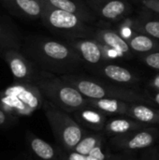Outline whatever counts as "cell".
Masks as SVG:
<instances>
[{"instance_id":"30","label":"cell","mask_w":159,"mask_h":160,"mask_svg":"<svg viewBox=\"0 0 159 160\" xmlns=\"http://www.w3.org/2000/svg\"><path fill=\"white\" fill-rule=\"evenodd\" d=\"M150 86L155 90V91H159V74L154 77L151 82H150Z\"/></svg>"},{"instance_id":"18","label":"cell","mask_w":159,"mask_h":160,"mask_svg":"<svg viewBox=\"0 0 159 160\" xmlns=\"http://www.w3.org/2000/svg\"><path fill=\"white\" fill-rule=\"evenodd\" d=\"M88 106L94 107L109 116H126L130 102L115 98H87Z\"/></svg>"},{"instance_id":"16","label":"cell","mask_w":159,"mask_h":160,"mask_svg":"<svg viewBox=\"0 0 159 160\" xmlns=\"http://www.w3.org/2000/svg\"><path fill=\"white\" fill-rule=\"evenodd\" d=\"M149 126L127 116H115L108 120L104 132L108 138L126 134L133 130L148 128Z\"/></svg>"},{"instance_id":"13","label":"cell","mask_w":159,"mask_h":160,"mask_svg":"<svg viewBox=\"0 0 159 160\" xmlns=\"http://www.w3.org/2000/svg\"><path fill=\"white\" fill-rule=\"evenodd\" d=\"M42 5L62 9L73 13L82 19L84 22L91 23L95 22L97 16L90 9L86 2L82 0H40Z\"/></svg>"},{"instance_id":"1","label":"cell","mask_w":159,"mask_h":160,"mask_svg":"<svg viewBox=\"0 0 159 160\" xmlns=\"http://www.w3.org/2000/svg\"><path fill=\"white\" fill-rule=\"evenodd\" d=\"M20 51L40 69L57 76L75 74L85 63L66 41L46 37L22 38Z\"/></svg>"},{"instance_id":"10","label":"cell","mask_w":159,"mask_h":160,"mask_svg":"<svg viewBox=\"0 0 159 160\" xmlns=\"http://www.w3.org/2000/svg\"><path fill=\"white\" fill-rule=\"evenodd\" d=\"M90 9L97 17L116 21L125 16L129 6L124 0H86Z\"/></svg>"},{"instance_id":"17","label":"cell","mask_w":159,"mask_h":160,"mask_svg":"<svg viewBox=\"0 0 159 160\" xmlns=\"http://www.w3.org/2000/svg\"><path fill=\"white\" fill-rule=\"evenodd\" d=\"M126 116L149 127L159 128V109L155 106L143 103H130Z\"/></svg>"},{"instance_id":"2","label":"cell","mask_w":159,"mask_h":160,"mask_svg":"<svg viewBox=\"0 0 159 160\" xmlns=\"http://www.w3.org/2000/svg\"><path fill=\"white\" fill-rule=\"evenodd\" d=\"M60 77L80 91L86 98H115L130 103H143L157 107L147 93L140 92L128 86L106 82L98 79L76 74L63 75Z\"/></svg>"},{"instance_id":"20","label":"cell","mask_w":159,"mask_h":160,"mask_svg":"<svg viewBox=\"0 0 159 160\" xmlns=\"http://www.w3.org/2000/svg\"><path fill=\"white\" fill-rule=\"evenodd\" d=\"M7 6L31 18H40L42 3L40 0H2Z\"/></svg>"},{"instance_id":"9","label":"cell","mask_w":159,"mask_h":160,"mask_svg":"<svg viewBox=\"0 0 159 160\" xmlns=\"http://www.w3.org/2000/svg\"><path fill=\"white\" fill-rule=\"evenodd\" d=\"M66 42L70 45L81 58L89 65L99 66L101 63L109 61V57L105 53V48L94 38H79L68 39Z\"/></svg>"},{"instance_id":"31","label":"cell","mask_w":159,"mask_h":160,"mask_svg":"<svg viewBox=\"0 0 159 160\" xmlns=\"http://www.w3.org/2000/svg\"><path fill=\"white\" fill-rule=\"evenodd\" d=\"M151 99L154 101L155 105L159 109V91H156L154 94H148Z\"/></svg>"},{"instance_id":"29","label":"cell","mask_w":159,"mask_h":160,"mask_svg":"<svg viewBox=\"0 0 159 160\" xmlns=\"http://www.w3.org/2000/svg\"><path fill=\"white\" fill-rule=\"evenodd\" d=\"M142 4L146 8L159 14V0H142Z\"/></svg>"},{"instance_id":"23","label":"cell","mask_w":159,"mask_h":160,"mask_svg":"<svg viewBox=\"0 0 159 160\" xmlns=\"http://www.w3.org/2000/svg\"><path fill=\"white\" fill-rule=\"evenodd\" d=\"M138 31L142 32L156 39H159V20L142 19L136 23Z\"/></svg>"},{"instance_id":"11","label":"cell","mask_w":159,"mask_h":160,"mask_svg":"<svg viewBox=\"0 0 159 160\" xmlns=\"http://www.w3.org/2000/svg\"><path fill=\"white\" fill-rule=\"evenodd\" d=\"M70 114L80 126L89 131H104L109 120V115L91 106L83 107Z\"/></svg>"},{"instance_id":"32","label":"cell","mask_w":159,"mask_h":160,"mask_svg":"<svg viewBox=\"0 0 159 160\" xmlns=\"http://www.w3.org/2000/svg\"><path fill=\"white\" fill-rule=\"evenodd\" d=\"M0 57H2V50L0 49Z\"/></svg>"},{"instance_id":"26","label":"cell","mask_w":159,"mask_h":160,"mask_svg":"<svg viewBox=\"0 0 159 160\" xmlns=\"http://www.w3.org/2000/svg\"><path fill=\"white\" fill-rule=\"evenodd\" d=\"M110 160H142L141 157L136 152H117L112 154Z\"/></svg>"},{"instance_id":"19","label":"cell","mask_w":159,"mask_h":160,"mask_svg":"<svg viewBox=\"0 0 159 160\" xmlns=\"http://www.w3.org/2000/svg\"><path fill=\"white\" fill-rule=\"evenodd\" d=\"M127 43L132 52L139 53H150L157 52L159 43L156 38L146 35L139 34L127 38Z\"/></svg>"},{"instance_id":"14","label":"cell","mask_w":159,"mask_h":160,"mask_svg":"<svg viewBox=\"0 0 159 160\" xmlns=\"http://www.w3.org/2000/svg\"><path fill=\"white\" fill-rule=\"evenodd\" d=\"M100 74L103 78L109 80L110 82L124 86L130 87L140 82L139 77H137L129 69L114 64L102 66L100 68Z\"/></svg>"},{"instance_id":"28","label":"cell","mask_w":159,"mask_h":160,"mask_svg":"<svg viewBox=\"0 0 159 160\" xmlns=\"http://www.w3.org/2000/svg\"><path fill=\"white\" fill-rule=\"evenodd\" d=\"M142 160H159L158 149L156 146H153L149 149L143 150L141 155Z\"/></svg>"},{"instance_id":"8","label":"cell","mask_w":159,"mask_h":160,"mask_svg":"<svg viewBox=\"0 0 159 160\" xmlns=\"http://www.w3.org/2000/svg\"><path fill=\"white\" fill-rule=\"evenodd\" d=\"M2 57L7 62L15 82L35 84L46 73V71L40 69L20 50H2Z\"/></svg>"},{"instance_id":"33","label":"cell","mask_w":159,"mask_h":160,"mask_svg":"<svg viewBox=\"0 0 159 160\" xmlns=\"http://www.w3.org/2000/svg\"><path fill=\"white\" fill-rule=\"evenodd\" d=\"M157 149H158V154H159V146H158V147H157Z\"/></svg>"},{"instance_id":"4","label":"cell","mask_w":159,"mask_h":160,"mask_svg":"<svg viewBox=\"0 0 159 160\" xmlns=\"http://www.w3.org/2000/svg\"><path fill=\"white\" fill-rule=\"evenodd\" d=\"M42 110L55 138L56 145L64 151H72L89 130L80 126L73 116L44 99Z\"/></svg>"},{"instance_id":"22","label":"cell","mask_w":159,"mask_h":160,"mask_svg":"<svg viewBox=\"0 0 159 160\" xmlns=\"http://www.w3.org/2000/svg\"><path fill=\"white\" fill-rule=\"evenodd\" d=\"M22 42L21 38L14 30L8 28L0 22V49H16L20 50Z\"/></svg>"},{"instance_id":"27","label":"cell","mask_w":159,"mask_h":160,"mask_svg":"<svg viewBox=\"0 0 159 160\" xmlns=\"http://www.w3.org/2000/svg\"><path fill=\"white\" fill-rule=\"evenodd\" d=\"M17 121V118L9 115L7 112L4 111L0 104V128H7L12 126Z\"/></svg>"},{"instance_id":"24","label":"cell","mask_w":159,"mask_h":160,"mask_svg":"<svg viewBox=\"0 0 159 160\" xmlns=\"http://www.w3.org/2000/svg\"><path fill=\"white\" fill-rule=\"evenodd\" d=\"M55 146H56L60 160H99L97 158L93 157V155H91V154H89L87 156H83V155L78 154L74 151H64V150L60 149L57 145H55Z\"/></svg>"},{"instance_id":"15","label":"cell","mask_w":159,"mask_h":160,"mask_svg":"<svg viewBox=\"0 0 159 160\" xmlns=\"http://www.w3.org/2000/svg\"><path fill=\"white\" fill-rule=\"evenodd\" d=\"M27 147L35 160H60L56 146H52L31 132L26 134Z\"/></svg>"},{"instance_id":"7","label":"cell","mask_w":159,"mask_h":160,"mask_svg":"<svg viewBox=\"0 0 159 160\" xmlns=\"http://www.w3.org/2000/svg\"><path fill=\"white\" fill-rule=\"evenodd\" d=\"M158 141V127H148L109 138L108 143L115 152H138L156 146Z\"/></svg>"},{"instance_id":"21","label":"cell","mask_w":159,"mask_h":160,"mask_svg":"<svg viewBox=\"0 0 159 160\" xmlns=\"http://www.w3.org/2000/svg\"><path fill=\"white\" fill-rule=\"evenodd\" d=\"M107 141H108V137L106 136L104 131H100V132L89 131L72 151L83 156H87L97 146Z\"/></svg>"},{"instance_id":"5","label":"cell","mask_w":159,"mask_h":160,"mask_svg":"<svg viewBox=\"0 0 159 160\" xmlns=\"http://www.w3.org/2000/svg\"><path fill=\"white\" fill-rule=\"evenodd\" d=\"M44 98L33 83L15 82L0 91V104L5 112L18 119L29 116L38 109H42Z\"/></svg>"},{"instance_id":"25","label":"cell","mask_w":159,"mask_h":160,"mask_svg":"<svg viewBox=\"0 0 159 160\" xmlns=\"http://www.w3.org/2000/svg\"><path fill=\"white\" fill-rule=\"evenodd\" d=\"M142 61L151 68L159 70V52L146 53L142 58Z\"/></svg>"},{"instance_id":"6","label":"cell","mask_w":159,"mask_h":160,"mask_svg":"<svg viewBox=\"0 0 159 160\" xmlns=\"http://www.w3.org/2000/svg\"><path fill=\"white\" fill-rule=\"evenodd\" d=\"M40 19L43 24L53 34L68 39L94 38L95 31L88 22L79 16L55 8L42 5Z\"/></svg>"},{"instance_id":"3","label":"cell","mask_w":159,"mask_h":160,"mask_svg":"<svg viewBox=\"0 0 159 160\" xmlns=\"http://www.w3.org/2000/svg\"><path fill=\"white\" fill-rule=\"evenodd\" d=\"M35 85L37 86L44 99L68 113L88 106L87 98L60 76L46 72Z\"/></svg>"},{"instance_id":"12","label":"cell","mask_w":159,"mask_h":160,"mask_svg":"<svg viewBox=\"0 0 159 160\" xmlns=\"http://www.w3.org/2000/svg\"><path fill=\"white\" fill-rule=\"evenodd\" d=\"M94 39L101 44L105 49L112 50L121 56L131 55L132 51L127 41L113 30L97 29L95 31Z\"/></svg>"}]
</instances>
